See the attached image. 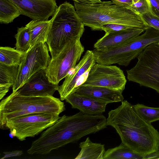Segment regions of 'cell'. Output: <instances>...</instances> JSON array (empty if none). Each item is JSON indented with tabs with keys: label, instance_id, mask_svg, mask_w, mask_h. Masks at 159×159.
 I'll return each instance as SVG.
<instances>
[{
	"label": "cell",
	"instance_id": "cell-27",
	"mask_svg": "<svg viewBox=\"0 0 159 159\" xmlns=\"http://www.w3.org/2000/svg\"><path fill=\"white\" fill-rule=\"evenodd\" d=\"M141 16L149 26L159 30V17L154 16L150 12L144 14Z\"/></svg>",
	"mask_w": 159,
	"mask_h": 159
},
{
	"label": "cell",
	"instance_id": "cell-2",
	"mask_svg": "<svg viewBox=\"0 0 159 159\" xmlns=\"http://www.w3.org/2000/svg\"><path fill=\"white\" fill-rule=\"evenodd\" d=\"M107 124L115 129L122 143L134 152L144 156L159 150V132L143 120L127 101L109 111Z\"/></svg>",
	"mask_w": 159,
	"mask_h": 159
},
{
	"label": "cell",
	"instance_id": "cell-28",
	"mask_svg": "<svg viewBox=\"0 0 159 159\" xmlns=\"http://www.w3.org/2000/svg\"><path fill=\"white\" fill-rule=\"evenodd\" d=\"M150 5L151 13L159 17V0H148Z\"/></svg>",
	"mask_w": 159,
	"mask_h": 159
},
{
	"label": "cell",
	"instance_id": "cell-19",
	"mask_svg": "<svg viewBox=\"0 0 159 159\" xmlns=\"http://www.w3.org/2000/svg\"><path fill=\"white\" fill-rule=\"evenodd\" d=\"M19 66H9L0 63V99L14 85L16 79Z\"/></svg>",
	"mask_w": 159,
	"mask_h": 159
},
{
	"label": "cell",
	"instance_id": "cell-10",
	"mask_svg": "<svg viewBox=\"0 0 159 159\" xmlns=\"http://www.w3.org/2000/svg\"><path fill=\"white\" fill-rule=\"evenodd\" d=\"M127 80L123 71L115 66L95 63L80 86L108 88L122 93Z\"/></svg>",
	"mask_w": 159,
	"mask_h": 159
},
{
	"label": "cell",
	"instance_id": "cell-20",
	"mask_svg": "<svg viewBox=\"0 0 159 159\" xmlns=\"http://www.w3.org/2000/svg\"><path fill=\"white\" fill-rule=\"evenodd\" d=\"M144 155L138 154L124 143L106 151L103 159H143Z\"/></svg>",
	"mask_w": 159,
	"mask_h": 159
},
{
	"label": "cell",
	"instance_id": "cell-31",
	"mask_svg": "<svg viewBox=\"0 0 159 159\" xmlns=\"http://www.w3.org/2000/svg\"><path fill=\"white\" fill-rule=\"evenodd\" d=\"M159 159V150L144 156L143 159Z\"/></svg>",
	"mask_w": 159,
	"mask_h": 159
},
{
	"label": "cell",
	"instance_id": "cell-11",
	"mask_svg": "<svg viewBox=\"0 0 159 159\" xmlns=\"http://www.w3.org/2000/svg\"><path fill=\"white\" fill-rule=\"evenodd\" d=\"M92 51L87 50L75 67L65 77L62 84L57 90L60 100L62 101L71 94L75 92L78 87V81L85 74L89 72L95 64Z\"/></svg>",
	"mask_w": 159,
	"mask_h": 159
},
{
	"label": "cell",
	"instance_id": "cell-24",
	"mask_svg": "<svg viewBox=\"0 0 159 159\" xmlns=\"http://www.w3.org/2000/svg\"><path fill=\"white\" fill-rule=\"evenodd\" d=\"M15 37L16 49L26 53L31 47V34L29 28L26 26L18 28Z\"/></svg>",
	"mask_w": 159,
	"mask_h": 159
},
{
	"label": "cell",
	"instance_id": "cell-4",
	"mask_svg": "<svg viewBox=\"0 0 159 159\" xmlns=\"http://www.w3.org/2000/svg\"><path fill=\"white\" fill-rule=\"evenodd\" d=\"M53 96H24L12 92L0 103V128L3 129L9 119L39 113L60 114L65 109L64 102Z\"/></svg>",
	"mask_w": 159,
	"mask_h": 159
},
{
	"label": "cell",
	"instance_id": "cell-26",
	"mask_svg": "<svg viewBox=\"0 0 159 159\" xmlns=\"http://www.w3.org/2000/svg\"><path fill=\"white\" fill-rule=\"evenodd\" d=\"M134 28L136 27L119 24L110 23L102 25L101 27V30L104 31L105 33H110Z\"/></svg>",
	"mask_w": 159,
	"mask_h": 159
},
{
	"label": "cell",
	"instance_id": "cell-16",
	"mask_svg": "<svg viewBox=\"0 0 159 159\" xmlns=\"http://www.w3.org/2000/svg\"><path fill=\"white\" fill-rule=\"evenodd\" d=\"M75 92L107 104L112 102H121L124 100L122 93L105 87L80 86Z\"/></svg>",
	"mask_w": 159,
	"mask_h": 159
},
{
	"label": "cell",
	"instance_id": "cell-13",
	"mask_svg": "<svg viewBox=\"0 0 159 159\" xmlns=\"http://www.w3.org/2000/svg\"><path fill=\"white\" fill-rule=\"evenodd\" d=\"M59 86L51 82L47 75L46 70H41L31 76L17 91L24 96H53Z\"/></svg>",
	"mask_w": 159,
	"mask_h": 159
},
{
	"label": "cell",
	"instance_id": "cell-8",
	"mask_svg": "<svg viewBox=\"0 0 159 159\" xmlns=\"http://www.w3.org/2000/svg\"><path fill=\"white\" fill-rule=\"evenodd\" d=\"M78 37L69 41L58 54L51 61L46 68L47 75L52 83L58 84L79 62L84 51Z\"/></svg>",
	"mask_w": 159,
	"mask_h": 159
},
{
	"label": "cell",
	"instance_id": "cell-17",
	"mask_svg": "<svg viewBox=\"0 0 159 159\" xmlns=\"http://www.w3.org/2000/svg\"><path fill=\"white\" fill-rule=\"evenodd\" d=\"M51 25L50 20H32L25 25L31 34V47L39 43H46Z\"/></svg>",
	"mask_w": 159,
	"mask_h": 159
},
{
	"label": "cell",
	"instance_id": "cell-12",
	"mask_svg": "<svg viewBox=\"0 0 159 159\" xmlns=\"http://www.w3.org/2000/svg\"><path fill=\"white\" fill-rule=\"evenodd\" d=\"M17 7L21 15L34 20H48L58 6L56 0H9Z\"/></svg>",
	"mask_w": 159,
	"mask_h": 159
},
{
	"label": "cell",
	"instance_id": "cell-1",
	"mask_svg": "<svg viewBox=\"0 0 159 159\" xmlns=\"http://www.w3.org/2000/svg\"><path fill=\"white\" fill-rule=\"evenodd\" d=\"M106 127V119L102 114L90 115L80 111L71 116L64 115L32 142L27 152L45 155Z\"/></svg>",
	"mask_w": 159,
	"mask_h": 159
},
{
	"label": "cell",
	"instance_id": "cell-30",
	"mask_svg": "<svg viewBox=\"0 0 159 159\" xmlns=\"http://www.w3.org/2000/svg\"><path fill=\"white\" fill-rule=\"evenodd\" d=\"M3 153L4 155L3 157L1 158V159L11 157H19L23 153L22 151L16 150L9 152H5Z\"/></svg>",
	"mask_w": 159,
	"mask_h": 159
},
{
	"label": "cell",
	"instance_id": "cell-32",
	"mask_svg": "<svg viewBox=\"0 0 159 159\" xmlns=\"http://www.w3.org/2000/svg\"><path fill=\"white\" fill-rule=\"evenodd\" d=\"M133 3H135L139 0H132Z\"/></svg>",
	"mask_w": 159,
	"mask_h": 159
},
{
	"label": "cell",
	"instance_id": "cell-9",
	"mask_svg": "<svg viewBox=\"0 0 159 159\" xmlns=\"http://www.w3.org/2000/svg\"><path fill=\"white\" fill-rule=\"evenodd\" d=\"M46 43H38L30 48L18 67L16 79L12 86V92L17 91L35 73L46 69L51 60Z\"/></svg>",
	"mask_w": 159,
	"mask_h": 159
},
{
	"label": "cell",
	"instance_id": "cell-7",
	"mask_svg": "<svg viewBox=\"0 0 159 159\" xmlns=\"http://www.w3.org/2000/svg\"><path fill=\"white\" fill-rule=\"evenodd\" d=\"M59 114L49 113L31 114L7 120L3 129H9L11 134L23 141L34 137L54 124L61 117Z\"/></svg>",
	"mask_w": 159,
	"mask_h": 159
},
{
	"label": "cell",
	"instance_id": "cell-5",
	"mask_svg": "<svg viewBox=\"0 0 159 159\" xmlns=\"http://www.w3.org/2000/svg\"><path fill=\"white\" fill-rule=\"evenodd\" d=\"M50 20L51 25L46 43L53 59L69 41L82 37L84 25L75 7L66 1L57 7Z\"/></svg>",
	"mask_w": 159,
	"mask_h": 159
},
{
	"label": "cell",
	"instance_id": "cell-29",
	"mask_svg": "<svg viewBox=\"0 0 159 159\" xmlns=\"http://www.w3.org/2000/svg\"><path fill=\"white\" fill-rule=\"evenodd\" d=\"M115 5L120 7L127 8L133 3L132 0H111Z\"/></svg>",
	"mask_w": 159,
	"mask_h": 159
},
{
	"label": "cell",
	"instance_id": "cell-15",
	"mask_svg": "<svg viewBox=\"0 0 159 159\" xmlns=\"http://www.w3.org/2000/svg\"><path fill=\"white\" fill-rule=\"evenodd\" d=\"M73 108L78 109L82 113L90 115L102 114L105 112L107 103L89 97L73 93L65 99Z\"/></svg>",
	"mask_w": 159,
	"mask_h": 159
},
{
	"label": "cell",
	"instance_id": "cell-21",
	"mask_svg": "<svg viewBox=\"0 0 159 159\" xmlns=\"http://www.w3.org/2000/svg\"><path fill=\"white\" fill-rule=\"evenodd\" d=\"M26 53L8 47H0V63L9 66H19Z\"/></svg>",
	"mask_w": 159,
	"mask_h": 159
},
{
	"label": "cell",
	"instance_id": "cell-25",
	"mask_svg": "<svg viewBox=\"0 0 159 159\" xmlns=\"http://www.w3.org/2000/svg\"><path fill=\"white\" fill-rule=\"evenodd\" d=\"M127 8L131 10L140 16L148 12H151V10L150 5L148 0H139L133 3Z\"/></svg>",
	"mask_w": 159,
	"mask_h": 159
},
{
	"label": "cell",
	"instance_id": "cell-23",
	"mask_svg": "<svg viewBox=\"0 0 159 159\" xmlns=\"http://www.w3.org/2000/svg\"><path fill=\"white\" fill-rule=\"evenodd\" d=\"M133 106L138 115L146 122L151 124L159 120V107H151L139 103Z\"/></svg>",
	"mask_w": 159,
	"mask_h": 159
},
{
	"label": "cell",
	"instance_id": "cell-22",
	"mask_svg": "<svg viewBox=\"0 0 159 159\" xmlns=\"http://www.w3.org/2000/svg\"><path fill=\"white\" fill-rule=\"evenodd\" d=\"M21 15L17 7L9 0H0V23L8 24Z\"/></svg>",
	"mask_w": 159,
	"mask_h": 159
},
{
	"label": "cell",
	"instance_id": "cell-18",
	"mask_svg": "<svg viewBox=\"0 0 159 159\" xmlns=\"http://www.w3.org/2000/svg\"><path fill=\"white\" fill-rule=\"evenodd\" d=\"M81 150L75 159H103L104 145L93 142L88 137L79 144Z\"/></svg>",
	"mask_w": 159,
	"mask_h": 159
},
{
	"label": "cell",
	"instance_id": "cell-14",
	"mask_svg": "<svg viewBox=\"0 0 159 159\" xmlns=\"http://www.w3.org/2000/svg\"><path fill=\"white\" fill-rule=\"evenodd\" d=\"M145 30L134 28L110 33H105L94 44V48L103 50L125 44L140 35Z\"/></svg>",
	"mask_w": 159,
	"mask_h": 159
},
{
	"label": "cell",
	"instance_id": "cell-6",
	"mask_svg": "<svg viewBox=\"0 0 159 159\" xmlns=\"http://www.w3.org/2000/svg\"><path fill=\"white\" fill-rule=\"evenodd\" d=\"M137 58L135 66L127 70L128 80L159 94V42L148 46Z\"/></svg>",
	"mask_w": 159,
	"mask_h": 159
},
{
	"label": "cell",
	"instance_id": "cell-3",
	"mask_svg": "<svg viewBox=\"0 0 159 159\" xmlns=\"http://www.w3.org/2000/svg\"><path fill=\"white\" fill-rule=\"evenodd\" d=\"M76 11L84 26L92 30H101L104 25L114 23L146 29L149 26L141 16L126 8L117 6L111 1H102L93 5L74 2Z\"/></svg>",
	"mask_w": 159,
	"mask_h": 159
}]
</instances>
